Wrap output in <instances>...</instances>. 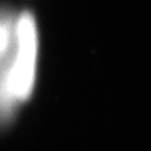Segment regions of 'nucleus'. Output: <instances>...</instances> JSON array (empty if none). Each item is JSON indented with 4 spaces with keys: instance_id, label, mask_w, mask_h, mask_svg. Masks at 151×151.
<instances>
[{
    "instance_id": "obj_1",
    "label": "nucleus",
    "mask_w": 151,
    "mask_h": 151,
    "mask_svg": "<svg viewBox=\"0 0 151 151\" xmlns=\"http://www.w3.org/2000/svg\"><path fill=\"white\" fill-rule=\"evenodd\" d=\"M37 31L31 13L21 15L17 23V52L7 78L5 91L12 98L27 99L32 93L36 77Z\"/></svg>"
},
{
    "instance_id": "obj_2",
    "label": "nucleus",
    "mask_w": 151,
    "mask_h": 151,
    "mask_svg": "<svg viewBox=\"0 0 151 151\" xmlns=\"http://www.w3.org/2000/svg\"><path fill=\"white\" fill-rule=\"evenodd\" d=\"M7 45H8V32L7 29L0 25V55L7 49Z\"/></svg>"
}]
</instances>
